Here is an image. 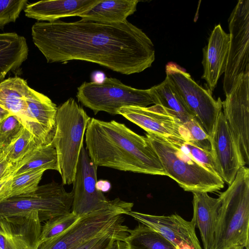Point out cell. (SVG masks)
Listing matches in <instances>:
<instances>
[{
    "label": "cell",
    "mask_w": 249,
    "mask_h": 249,
    "mask_svg": "<svg viewBox=\"0 0 249 249\" xmlns=\"http://www.w3.org/2000/svg\"><path fill=\"white\" fill-rule=\"evenodd\" d=\"M32 37L48 63L82 60L130 75L150 67L155 59L151 40L127 20L37 21Z\"/></svg>",
    "instance_id": "obj_1"
},
{
    "label": "cell",
    "mask_w": 249,
    "mask_h": 249,
    "mask_svg": "<svg viewBox=\"0 0 249 249\" xmlns=\"http://www.w3.org/2000/svg\"><path fill=\"white\" fill-rule=\"evenodd\" d=\"M85 138L89 157L97 167L166 176L146 137L135 133L124 124L91 118Z\"/></svg>",
    "instance_id": "obj_2"
},
{
    "label": "cell",
    "mask_w": 249,
    "mask_h": 249,
    "mask_svg": "<svg viewBox=\"0 0 249 249\" xmlns=\"http://www.w3.org/2000/svg\"><path fill=\"white\" fill-rule=\"evenodd\" d=\"M213 249L240 246L249 249V169L241 167L227 190L219 196Z\"/></svg>",
    "instance_id": "obj_3"
},
{
    "label": "cell",
    "mask_w": 249,
    "mask_h": 249,
    "mask_svg": "<svg viewBox=\"0 0 249 249\" xmlns=\"http://www.w3.org/2000/svg\"><path fill=\"white\" fill-rule=\"evenodd\" d=\"M145 137L158 156L166 176L184 191L212 193L224 187V181L219 176L209 171L174 142L151 133H146Z\"/></svg>",
    "instance_id": "obj_4"
},
{
    "label": "cell",
    "mask_w": 249,
    "mask_h": 249,
    "mask_svg": "<svg viewBox=\"0 0 249 249\" xmlns=\"http://www.w3.org/2000/svg\"><path fill=\"white\" fill-rule=\"evenodd\" d=\"M90 118L72 98L57 107L51 142L56 150L58 172L64 185L73 182L84 146V135Z\"/></svg>",
    "instance_id": "obj_5"
},
{
    "label": "cell",
    "mask_w": 249,
    "mask_h": 249,
    "mask_svg": "<svg viewBox=\"0 0 249 249\" xmlns=\"http://www.w3.org/2000/svg\"><path fill=\"white\" fill-rule=\"evenodd\" d=\"M78 102L91 109L95 114L104 111L117 115L122 107H147L156 104L155 97L151 88L147 89L133 88L116 78L106 77L101 83L84 82L77 88Z\"/></svg>",
    "instance_id": "obj_6"
},
{
    "label": "cell",
    "mask_w": 249,
    "mask_h": 249,
    "mask_svg": "<svg viewBox=\"0 0 249 249\" xmlns=\"http://www.w3.org/2000/svg\"><path fill=\"white\" fill-rule=\"evenodd\" d=\"M73 191L68 192L63 183L54 181L38 186L31 193L0 201V217L26 215L36 213L40 221L71 212Z\"/></svg>",
    "instance_id": "obj_7"
},
{
    "label": "cell",
    "mask_w": 249,
    "mask_h": 249,
    "mask_svg": "<svg viewBox=\"0 0 249 249\" xmlns=\"http://www.w3.org/2000/svg\"><path fill=\"white\" fill-rule=\"evenodd\" d=\"M166 73L198 124L211 137L218 114L222 111L220 98L214 99L212 92L199 85L188 73L175 63L166 65Z\"/></svg>",
    "instance_id": "obj_8"
},
{
    "label": "cell",
    "mask_w": 249,
    "mask_h": 249,
    "mask_svg": "<svg viewBox=\"0 0 249 249\" xmlns=\"http://www.w3.org/2000/svg\"><path fill=\"white\" fill-rule=\"evenodd\" d=\"M133 205L122 200L110 208L86 214L59 235L40 244L37 249H76L108 230L122 214L131 211Z\"/></svg>",
    "instance_id": "obj_9"
},
{
    "label": "cell",
    "mask_w": 249,
    "mask_h": 249,
    "mask_svg": "<svg viewBox=\"0 0 249 249\" xmlns=\"http://www.w3.org/2000/svg\"><path fill=\"white\" fill-rule=\"evenodd\" d=\"M230 41L223 80L229 94L239 77L249 72V0H238L229 18Z\"/></svg>",
    "instance_id": "obj_10"
},
{
    "label": "cell",
    "mask_w": 249,
    "mask_h": 249,
    "mask_svg": "<svg viewBox=\"0 0 249 249\" xmlns=\"http://www.w3.org/2000/svg\"><path fill=\"white\" fill-rule=\"evenodd\" d=\"M97 166L90 159L86 148L81 149L73 182L71 212L80 217L112 207L122 201L119 198L108 200L97 186Z\"/></svg>",
    "instance_id": "obj_11"
},
{
    "label": "cell",
    "mask_w": 249,
    "mask_h": 249,
    "mask_svg": "<svg viewBox=\"0 0 249 249\" xmlns=\"http://www.w3.org/2000/svg\"><path fill=\"white\" fill-rule=\"evenodd\" d=\"M226 96L222 112L244 166L249 162V72L239 77Z\"/></svg>",
    "instance_id": "obj_12"
},
{
    "label": "cell",
    "mask_w": 249,
    "mask_h": 249,
    "mask_svg": "<svg viewBox=\"0 0 249 249\" xmlns=\"http://www.w3.org/2000/svg\"><path fill=\"white\" fill-rule=\"evenodd\" d=\"M118 114L151 133L168 139L185 140V129L174 113L164 107L155 104L149 107H124Z\"/></svg>",
    "instance_id": "obj_13"
},
{
    "label": "cell",
    "mask_w": 249,
    "mask_h": 249,
    "mask_svg": "<svg viewBox=\"0 0 249 249\" xmlns=\"http://www.w3.org/2000/svg\"><path fill=\"white\" fill-rule=\"evenodd\" d=\"M126 214L159 232L177 249H202L194 224L177 214L156 215L131 211Z\"/></svg>",
    "instance_id": "obj_14"
},
{
    "label": "cell",
    "mask_w": 249,
    "mask_h": 249,
    "mask_svg": "<svg viewBox=\"0 0 249 249\" xmlns=\"http://www.w3.org/2000/svg\"><path fill=\"white\" fill-rule=\"evenodd\" d=\"M210 139L218 175L230 185L243 166L222 111L218 114Z\"/></svg>",
    "instance_id": "obj_15"
},
{
    "label": "cell",
    "mask_w": 249,
    "mask_h": 249,
    "mask_svg": "<svg viewBox=\"0 0 249 249\" xmlns=\"http://www.w3.org/2000/svg\"><path fill=\"white\" fill-rule=\"evenodd\" d=\"M41 223L36 213L0 217V249H37Z\"/></svg>",
    "instance_id": "obj_16"
},
{
    "label": "cell",
    "mask_w": 249,
    "mask_h": 249,
    "mask_svg": "<svg viewBox=\"0 0 249 249\" xmlns=\"http://www.w3.org/2000/svg\"><path fill=\"white\" fill-rule=\"evenodd\" d=\"M26 103L23 126L41 144L50 142L55 129L56 105L48 96L32 88L26 97Z\"/></svg>",
    "instance_id": "obj_17"
},
{
    "label": "cell",
    "mask_w": 249,
    "mask_h": 249,
    "mask_svg": "<svg viewBox=\"0 0 249 249\" xmlns=\"http://www.w3.org/2000/svg\"><path fill=\"white\" fill-rule=\"evenodd\" d=\"M229 34L226 33L220 24L215 26L203 49V74L202 78L207 83L208 90L212 93L218 81L224 73L228 54Z\"/></svg>",
    "instance_id": "obj_18"
},
{
    "label": "cell",
    "mask_w": 249,
    "mask_h": 249,
    "mask_svg": "<svg viewBox=\"0 0 249 249\" xmlns=\"http://www.w3.org/2000/svg\"><path fill=\"white\" fill-rule=\"evenodd\" d=\"M100 0H43L27 4L24 11L29 18L53 22L59 19L77 16L98 3Z\"/></svg>",
    "instance_id": "obj_19"
},
{
    "label": "cell",
    "mask_w": 249,
    "mask_h": 249,
    "mask_svg": "<svg viewBox=\"0 0 249 249\" xmlns=\"http://www.w3.org/2000/svg\"><path fill=\"white\" fill-rule=\"evenodd\" d=\"M193 194L191 221L199 230L204 249H213L220 199L210 196L206 192Z\"/></svg>",
    "instance_id": "obj_20"
},
{
    "label": "cell",
    "mask_w": 249,
    "mask_h": 249,
    "mask_svg": "<svg viewBox=\"0 0 249 249\" xmlns=\"http://www.w3.org/2000/svg\"><path fill=\"white\" fill-rule=\"evenodd\" d=\"M25 38L15 33L0 34V83L10 71L19 68L27 59Z\"/></svg>",
    "instance_id": "obj_21"
},
{
    "label": "cell",
    "mask_w": 249,
    "mask_h": 249,
    "mask_svg": "<svg viewBox=\"0 0 249 249\" xmlns=\"http://www.w3.org/2000/svg\"><path fill=\"white\" fill-rule=\"evenodd\" d=\"M138 0H100L78 17L84 20L107 23H121L127 20L137 10Z\"/></svg>",
    "instance_id": "obj_22"
},
{
    "label": "cell",
    "mask_w": 249,
    "mask_h": 249,
    "mask_svg": "<svg viewBox=\"0 0 249 249\" xmlns=\"http://www.w3.org/2000/svg\"><path fill=\"white\" fill-rule=\"evenodd\" d=\"M31 89L27 81L18 76L8 78L0 83V107L17 116L23 125L27 107L26 97Z\"/></svg>",
    "instance_id": "obj_23"
},
{
    "label": "cell",
    "mask_w": 249,
    "mask_h": 249,
    "mask_svg": "<svg viewBox=\"0 0 249 249\" xmlns=\"http://www.w3.org/2000/svg\"><path fill=\"white\" fill-rule=\"evenodd\" d=\"M38 170L58 171L57 156L52 142L40 144L15 164L14 176Z\"/></svg>",
    "instance_id": "obj_24"
},
{
    "label": "cell",
    "mask_w": 249,
    "mask_h": 249,
    "mask_svg": "<svg viewBox=\"0 0 249 249\" xmlns=\"http://www.w3.org/2000/svg\"><path fill=\"white\" fill-rule=\"evenodd\" d=\"M127 231L124 241L128 249H177L163 235L143 224Z\"/></svg>",
    "instance_id": "obj_25"
},
{
    "label": "cell",
    "mask_w": 249,
    "mask_h": 249,
    "mask_svg": "<svg viewBox=\"0 0 249 249\" xmlns=\"http://www.w3.org/2000/svg\"><path fill=\"white\" fill-rule=\"evenodd\" d=\"M152 89L155 95L156 104L160 105L171 111L182 124L195 118L167 77Z\"/></svg>",
    "instance_id": "obj_26"
},
{
    "label": "cell",
    "mask_w": 249,
    "mask_h": 249,
    "mask_svg": "<svg viewBox=\"0 0 249 249\" xmlns=\"http://www.w3.org/2000/svg\"><path fill=\"white\" fill-rule=\"evenodd\" d=\"M45 171L35 170L12 178L5 184L0 194V201L8 198L29 194L35 191Z\"/></svg>",
    "instance_id": "obj_27"
},
{
    "label": "cell",
    "mask_w": 249,
    "mask_h": 249,
    "mask_svg": "<svg viewBox=\"0 0 249 249\" xmlns=\"http://www.w3.org/2000/svg\"><path fill=\"white\" fill-rule=\"evenodd\" d=\"M40 144L34 135L24 127L18 138L3 150V154L9 162L16 164Z\"/></svg>",
    "instance_id": "obj_28"
},
{
    "label": "cell",
    "mask_w": 249,
    "mask_h": 249,
    "mask_svg": "<svg viewBox=\"0 0 249 249\" xmlns=\"http://www.w3.org/2000/svg\"><path fill=\"white\" fill-rule=\"evenodd\" d=\"M122 215L108 230L89 240L76 249H109L115 240L124 241L128 235V228L123 225Z\"/></svg>",
    "instance_id": "obj_29"
},
{
    "label": "cell",
    "mask_w": 249,
    "mask_h": 249,
    "mask_svg": "<svg viewBox=\"0 0 249 249\" xmlns=\"http://www.w3.org/2000/svg\"><path fill=\"white\" fill-rule=\"evenodd\" d=\"M79 218V216L71 212L47 220L41 228L39 245L65 231Z\"/></svg>",
    "instance_id": "obj_30"
},
{
    "label": "cell",
    "mask_w": 249,
    "mask_h": 249,
    "mask_svg": "<svg viewBox=\"0 0 249 249\" xmlns=\"http://www.w3.org/2000/svg\"><path fill=\"white\" fill-rule=\"evenodd\" d=\"M167 139L177 144L183 151L209 171L218 175L216 166L211 151L202 149L183 139Z\"/></svg>",
    "instance_id": "obj_31"
},
{
    "label": "cell",
    "mask_w": 249,
    "mask_h": 249,
    "mask_svg": "<svg viewBox=\"0 0 249 249\" xmlns=\"http://www.w3.org/2000/svg\"><path fill=\"white\" fill-rule=\"evenodd\" d=\"M24 127L19 119L10 114L0 123V150H3L19 136Z\"/></svg>",
    "instance_id": "obj_32"
},
{
    "label": "cell",
    "mask_w": 249,
    "mask_h": 249,
    "mask_svg": "<svg viewBox=\"0 0 249 249\" xmlns=\"http://www.w3.org/2000/svg\"><path fill=\"white\" fill-rule=\"evenodd\" d=\"M185 129V141L191 142L197 146L211 151L210 137L199 125L194 118L182 124Z\"/></svg>",
    "instance_id": "obj_33"
},
{
    "label": "cell",
    "mask_w": 249,
    "mask_h": 249,
    "mask_svg": "<svg viewBox=\"0 0 249 249\" xmlns=\"http://www.w3.org/2000/svg\"><path fill=\"white\" fill-rule=\"evenodd\" d=\"M27 2V0H0V28L15 22Z\"/></svg>",
    "instance_id": "obj_34"
},
{
    "label": "cell",
    "mask_w": 249,
    "mask_h": 249,
    "mask_svg": "<svg viewBox=\"0 0 249 249\" xmlns=\"http://www.w3.org/2000/svg\"><path fill=\"white\" fill-rule=\"evenodd\" d=\"M15 164L9 162L4 157L0 159V180L10 175L13 172Z\"/></svg>",
    "instance_id": "obj_35"
},
{
    "label": "cell",
    "mask_w": 249,
    "mask_h": 249,
    "mask_svg": "<svg viewBox=\"0 0 249 249\" xmlns=\"http://www.w3.org/2000/svg\"><path fill=\"white\" fill-rule=\"evenodd\" d=\"M109 249H128V247L125 242L117 240L113 242Z\"/></svg>",
    "instance_id": "obj_36"
},
{
    "label": "cell",
    "mask_w": 249,
    "mask_h": 249,
    "mask_svg": "<svg viewBox=\"0 0 249 249\" xmlns=\"http://www.w3.org/2000/svg\"><path fill=\"white\" fill-rule=\"evenodd\" d=\"M11 174L3 179L0 180V194L2 192L4 187L6 184V183L12 178L14 177V175Z\"/></svg>",
    "instance_id": "obj_37"
},
{
    "label": "cell",
    "mask_w": 249,
    "mask_h": 249,
    "mask_svg": "<svg viewBox=\"0 0 249 249\" xmlns=\"http://www.w3.org/2000/svg\"><path fill=\"white\" fill-rule=\"evenodd\" d=\"M11 114L9 112L0 107V122Z\"/></svg>",
    "instance_id": "obj_38"
},
{
    "label": "cell",
    "mask_w": 249,
    "mask_h": 249,
    "mask_svg": "<svg viewBox=\"0 0 249 249\" xmlns=\"http://www.w3.org/2000/svg\"><path fill=\"white\" fill-rule=\"evenodd\" d=\"M244 248L240 246H232L227 249H243Z\"/></svg>",
    "instance_id": "obj_39"
},
{
    "label": "cell",
    "mask_w": 249,
    "mask_h": 249,
    "mask_svg": "<svg viewBox=\"0 0 249 249\" xmlns=\"http://www.w3.org/2000/svg\"><path fill=\"white\" fill-rule=\"evenodd\" d=\"M3 156V150H0V159Z\"/></svg>",
    "instance_id": "obj_40"
}]
</instances>
